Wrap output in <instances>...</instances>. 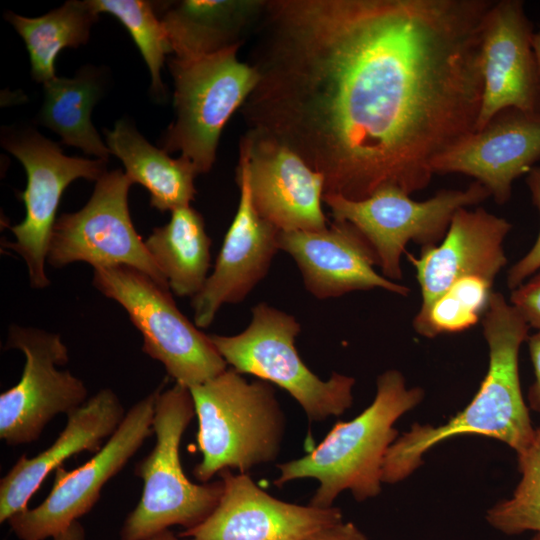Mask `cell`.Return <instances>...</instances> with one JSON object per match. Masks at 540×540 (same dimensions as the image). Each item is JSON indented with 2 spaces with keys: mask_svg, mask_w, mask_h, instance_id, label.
Here are the masks:
<instances>
[{
  "mask_svg": "<svg viewBox=\"0 0 540 540\" xmlns=\"http://www.w3.org/2000/svg\"><path fill=\"white\" fill-rule=\"evenodd\" d=\"M491 0H265L241 107L248 132L324 178L325 194L411 195L475 131L481 25ZM324 194V195H325Z\"/></svg>",
  "mask_w": 540,
  "mask_h": 540,
  "instance_id": "obj_1",
  "label": "cell"
},
{
  "mask_svg": "<svg viewBox=\"0 0 540 540\" xmlns=\"http://www.w3.org/2000/svg\"><path fill=\"white\" fill-rule=\"evenodd\" d=\"M489 351L486 376L471 402L440 425L414 423L389 447L382 468V482L394 484L409 477L423 464L433 447L461 435H481L505 443L516 455L531 444L533 427L519 376L520 347L530 327L500 292L491 295L482 317Z\"/></svg>",
  "mask_w": 540,
  "mask_h": 540,
  "instance_id": "obj_2",
  "label": "cell"
},
{
  "mask_svg": "<svg viewBox=\"0 0 540 540\" xmlns=\"http://www.w3.org/2000/svg\"><path fill=\"white\" fill-rule=\"evenodd\" d=\"M424 398L420 387H407L402 373L390 369L376 381L372 403L354 419L337 422L305 456L277 465V487L304 478L319 482L310 500L318 508L333 507L336 497L349 490L361 502L381 492L385 455L397 439L395 422Z\"/></svg>",
  "mask_w": 540,
  "mask_h": 540,
  "instance_id": "obj_3",
  "label": "cell"
},
{
  "mask_svg": "<svg viewBox=\"0 0 540 540\" xmlns=\"http://www.w3.org/2000/svg\"><path fill=\"white\" fill-rule=\"evenodd\" d=\"M242 375L230 367L189 388L202 455L193 475L200 482L225 469L246 473L279 455L286 423L275 390L267 381Z\"/></svg>",
  "mask_w": 540,
  "mask_h": 540,
  "instance_id": "obj_4",
  "label": "cell"
},
{
  "mask_svg": "<svg viewBox=\"0 0 540 540\" xmlns=\"http://www.w3.org/2000/svg\"><path fill=\"white\" fill-rule=\"evenodd\" d=\"M194 415L189 388L178 383L166 390L159 387L153 417L155 445L135 467L143 492L123 523L121 540H147L173 525L191 529L219 503L222 480L195 484L182 468L180 443Z\"/></svg>",
  "mask_w": 540,
  "mask_h": 540,
  "instance_id": "obj_5",
  "label": "cell"
},
{
  "mask_svg": "<svg viewBox=\"0 0 540 540\" xmlns=\"http://www.w3.org/2000/svg\"><path fill=\"white\" fill-rule=\"evenodd\" d=\"M239 47L169 61L176 118L165 133L162 149L179 151L198 174L212 168L224 126L259 80L256 69L238 59Z\"/></svg>",
  "mask_w": 540,
  "mask_h": 540,
  "instance_id": "obj_6",
  "label": "cell"
},
{
  "mask_svg": "<svg viewBox=\"0 0 540 540\" xmlns=\"http://www.w3.org/2000/svg\"><path fill=\"white\" fill-rule=\"evenodd\" d=\"M300 330L293 315L260 302L251 309V321L244 331L209 337L227 365L287 391L310 422L339 416L353 403L355 379L333 372L324 381L314 374L295 346Z\"/></svg>",
  "mask_w": 540,
  "mask_h": 540,
  "instance_id": "obj_7",
  "label": "cell"
},
{
  "mask_svg": "<svg viewBox=\"0 0 540 540\" xmlns=\"http://www.w3.org/2000/svg\"><path fill=\"white\" fill-rule=\"evenodd\" d=\"M93 285L119 303L143 336L142 350L187 388L227 369L209 335L178 309L169 289L143 272L114 266L94 269Z\"/></svg>",
  "mask_w": 540,
  "mask_h": 540,
  "instance_id": "obj_8",
  "label": "cell"
},
{
  "mask_svg": "<svg viewBox=\"0 0 540 540\" xmlns=\"http://www.w3.org/2000/svg\"><path fill=\"white\" fill-rule=\"evenodd\" d=\"M489 191L479 182L466 189H442L425 201H415L395 187H386L361 200L325 194L323 202L333 220L353 225L367 239L387 279L401 280V259L409 242L422 247L437 245L461 208L480 204ZM395 282V281H394Z\"/></svg>",
  "mask_w": 540,
  "mask_h": 540,
  "instance_id": "obj_9",
  "label": "cell"
},
{
  "mask_svg": "<svg viewBox=\"0 0 540 540\" xmlns=\"http://www.w3.org/2000/svg\"><path fill=\"white\" fill-rule=\"evenodd\" d=\"M131 184L121 170L105 172L82 209L57 217L47 262L55 268L74 262H86L94 269L128 266L170 290L132 223L128 208Z\"/></svg>",
  "mask_w": 540,
  "mask_h": 540,
  "instance_id": "obj_10",
  "label": "cell"
},
{
  "mask_svg": "<svg viewBox=\"0 0 540 540\" xmlns=\"http://www.w3.org/2000/svg\"><path fill=\"white\" fill-rule=\"evenodd\" d=\"M5 348L25 356L19 382L0 395V438L17 446L37 440L56 415L83 405L88 392L69 370L57 369L69 361L59 334L11 325Z\"/></svg>",
  "mask_w": 540,
  "mask_h": 540,
  "instance_id": "obj_11",
  "label": "cell"
},
{
  "mask_svg": "<svg viewBox=\"0 0 540 540\" xmlns=\"http://www.w3.org/2000/svg\"><path fill=\"white\" fill-rule=\"evenodd\" d=\"M158 390L129 409L115 432L91 459L71 471L58 467L52 489L40 505L8 520L20 540L53 538L93 508L103 486L152 434Z\"/></svg>",
  "mask_w": 540,
  "mask_h": 540,
  "instance_id": "obj_12",
  "label": "cell"
},
{
  "mask_svg": "<svg viewBox=\"0 0 540 540\" xmlns=\"http://www.w3.org/2000/svg\"><path fill=\"white\" fill-rule=\"evenodd\" d=\"M3 145L27 175L26 188L19 194L25 218L10 228L16 240L5 247L25 261L30 285L45 288L50 284L45 262L63 192L79 178L97 181L105 173L106 161L66 156L56 143L36 132L11 134Z\"/></svg>",
  "mask_w": 540,
  "mask_h": 540,
  "instance_id": "obj_13",
  "label": "cell"
},
{
  "mask_svg": "<svg viewBox=\"0 0 540 540\" xmlns=\"http://www.w3.org/2000/svg\"><path fill=\"white\" fill-rule=\"evenodd\" d=\"M533 34L521 0L493 1L485 13L479 49L483 89L475 131L507 108L540 112Z\"/></svg>",
  "mask_w": 540,
  "mask_h": 540,
  "instance_id": "obj_14",
  "label": "cell"
},
{
  "mask_svg": "<svg viewBox=\"0 0 540 540\" xmlns=\"http://www.w3.org/2000/svg\"><path fill=\"white\" fill-rule=\"evenodd\" d=\"M223 493L212 513L180 533L190 540H303L310 533L343 520L339 508H318L279 500L247 473H218Z\"/></svg>",
  "mask_w": 540,
  "mask_h": 540,
  "instance_id": "obj_15",
  "label": "cell"
},
{
  "mask_svg": "<svg viewBox=\"0 0 540 540\" xmlns=\"http://www.w3.org/2000/svg\"><path fill=\"white\" fill-rule=\"evenodd\" d=\"M240 146L246 154L251 200L265 221L279 231H318L328 226L319 172L287 146L248 131Z\"/></svg>",
  "mask_w": 540,
  "mask_h": 540,
  "instance_id": "obj_16",
  "label": "cell"
},
{
  "mask_svg": "<svg viewBox=\"0 0 540 540\" xmlns=\"http://www.w3.org/2000/svg\"><path fill=\"white\" fill-rule=\"evenodd\" d=\"M540 161V112L507 108L464 136L431 163L433 174L460 173L482 184L503 205L513 182Z\"/></svg>",
  "mask_w": 540,
  "mask_h": 540,
  "instance_id": "obj_17",
  "label": "cell"
},
{
  "mask_svg": "<svg viewBox=\"0 0 540 540\" xmlns=\"http://www.w3.org/2000/svg\"><path fill=\"white\" fill-rule=\"evenodd\" d=\"M236 180L240 190L236 214L212 274L192 298L194 323L198 328L209 327L223 305L242 302L267 275L279 251V230L265 221L252 203L246 154L241 146Z\"/></svg>",
  "mask_w": 540,
  "mask_h": 540,
  "instance_id": "obj_18",
  "label": "cell"
},
{
  "mask_svg": "<svg viewBox=\"0 0 540 540\" xmlns=\"http://www.w3.org/2000/svg\"><path fill=\"white\" fill-rule=\"evenodd\" d=\"M279 250L295 261L307 291L318 299L375 288L408 296L410 289L379 274L377 255L353 225L329 222L318 231H279Z\"/></svg>",
  "mask_w": 540,
  "mask_h": 540,
  "instance_id": "obj_19",
  "label": "cell"
},
{
  "mask_svg": "<svg viewBox=\"0 0 540 540\" xmlns=\"http://www.w3.org/2000/svg\"><path fill=\"white\" fill-rule=\"evenodd\" d=\"M512 225L482 207L461 208L454 214L440 243L406 253L416 271L421 306L427 307L455 281L481 276L494 281L507 264L504 240Z\"/></svg>",
  "mask_w": 540,
  "mask_h": 540,
  "instance_id": "obj_20",
  "label": "cell"
},
{
  "mask_svg": "<svg viewBox=\"0 0 540 540\" xmlns=\"http://www.w3.org/2000/svg\"><path fill=\"white\" fill-rule=\"evenodd\" d=\"M116 393L105 388L67 415L55 441L35 457L22 455L0 481V522L28 509V502L48 474L71 456L98 452L124 419Z\"/></svg>",
  "mask_w": 540,
  "mask_h": 540,
  "instance_id": "obj_21",
  "label": "cell"
},
{
  "mask_svg": "<svg viewBox=\"0 0 540 540\" xmlns=\"http://www.w3.org/2000/svg\"><path fill=\"white\" fill-rule=\"evenodd\" d=\"M265 0H185L161 18L174 57H190L241 45L255 26Z\"/></svg>",
  "mask_w": 540,
  "mask_h": 540,
  "instance_id": "obj_22",
  "label": "cell"
},
{
  "mask_svg": "<svg viewBox=\"0 0 540 540\" xmlns=\"http://www.w3.org/2000/svg\"><path fill=\"white\" fill-rule=\"evenodd\" d=\"M104 133L108 149L122 161L132 183L141 184L149 192L152 207L172 212L190 206L198 173L189 161L171 158L125 121H118L112 130Z\"/></svg>",
  "mask_w": 540,
  "mask_h": 540,
  "instance_id": "obj_23",
  "label": "cell"
},
{
  "mask_svg": "<svg viewBox=\"0 0 540 540\" xmlns=\"http://www.w3.org/2000/svg\"><path fill=\"white\" fill-rule=\"evenodd\" d=\"M145 246L177 296L194 297L210 267L211 239L201 214L190 206L171 212L168 223L154 228Z\"/></svg>",
  "mask_w": 540,
  "mask_h": 540,
  "instance_id": "obj_24",
  "label": "cell"
},
{
  "mask_svg": "<svg viewBox=\"0 0 540 540\" xmlns=\"http://www.w3.org/2000/svg\"><path fill=\"white\" fill-rule=\"evenodd\" d=\"M6 19L23 38L29 52L33 78L45 84L55 78V59L64 48L85 44L97 19L88 1H68L36 17L9 12Z\"/></svg>",
  "mask_w": 540,
  "mask_h": 540,
  "instance_id": "obj_25",
  "label": "cell"
},
{
  "mask_svg": "<svg viewBox=\"0 0 540 540\" xmlns=\"http://www.w3.org/2000/svg\"><path fill=\"white\" fill-rule=\"evenodd\" d=\"M44 91L43 125L57 133L62 143L107 162L111 152L91 122V111L100 95L94 77H55L44 84Z\"/></svg>",
  "mask_w": 540,
  "mask_h": 540,
  "instance_id": "obj_26",
  "label": "cell"
},
{
  "mask_svg": "<svg viewBox=\"0 0 540 540\" xmlns=\"http://www.w3.org/2000/svg\"><path fill=\"white\" fill-rule=\"evenodd\" d=\"M494 281L470 276L455 281L427 307L419 308L413 328L421 336L463 332L476 325L488 308Z\"/></svg>",
  "mask_w": 540,
  "mask_h": 540,
  "instance_id": "obj_27",
  "label": "cell"
},
{
  "mask_svg": "<svg viewBox=\"0 0 540 540\" xmlns=\"http://www.w3.org/2000/svg\"><path fill=\"white\" fill-rule=\"evenodd\" d=\"M520 480L512 495L494 504L486 521L506 535L540 533V426L529 447L517 456Z\"/></svg>",
  "mask_w": 540,
  "mask_h": 540,
  "instance_id": "obj_28",
  "label": "cell"
},
{
  "mask_svg": "<svg viewBox=\"0 0 540 540\" xmlns=\"http://www.w3.org/2000/svg\"><path fill=\"white\" fill-rule=\"evenodd\" d=\"M93 11L115 16L129 31L151 74L155 93L163 92L160 70L171 53L166 31L152 4L142 0H89Z\"/></svg>",
  "mask_w": 540,
  "mask_h": 540,
  "instance_id": "obj_29",
  "label": "cell"
},
{
  "mask_svg": "<svg viewBox=\"0 0 540 540\" xmlns=\"http://www.w3.org/2000/svg\"><path fill=\"white\" fill-rule=\"evenodd\" d=\"M532 202L540 214V166H534L526 177ZM540 269V231L532 248L508 271L507 286L513 290Z\"/></svg>",
  "mask_w": 540,
  "mask_h": 540,
  "instance_id": "obj_30",
  "label": "cell"
},
{
  "mask_svg": "<svg viewBox=\"0 0 540 540\" xmlns=\"http://www.w3.org/2000/svg\"><path fill=\"white\" fill-rule=\"evenodd\" d=\"M511 291L510 303L530 328L540 331V269Z\"/></svg>",
  "mask_w": 540,
  "mask_h": 540,
  "instance_id": "obj_31",
  "label": "cell"
},
{
  "mask_svg": "<svg viewBox=\"0 0 540 540\" xmlns=\"http://www.w3.org/2000/svg\"><path fill=\"white\" fill-rule=\"evenodd\" d=\"M303 540H368L367 537L351 522H337L324 526Z\"/></svg>",
  "mask_w": 540,
  "mask_h": 540,
  "instance_id": "obj_32",
  "label": "cell"
},
{
  "mask_svg": "<svg viewBox=\"0 0 540 540\" xmlns=\"http://www.w3.org/2000/svg\"><path fill=\"white\" fill-rule=\"evenodd\" d=\"M526 341L534 369V381L528 391V406L540 412V331L529 335Z\"/></svg>",
  "mask_w": 540,
  "mask_h": 540,
  "instance_id": "obj_33",
  "label": "cell"
},
{
  "mask_svg": "<svg viewBox=\"0 0 540 540\" xmlns=\"http://www.w3.org/2000/svg\"><path fill=\"white\" fill-rule=\"evenodd\" d=\"M85 529L77 520L66 530L53 537V540H85Z\"/></svg>",
  "mask_w": 540,
  "mask_h": 540,
  "instance_id": "obj_34",
  "label": "cell"
},
{
  "mask_svg": "<svg viewBox=\"0 0 540 540\" xmlns=\"http://www.w3.org/2000/svg\"><path fill=\"white\" fill-rule=\"evenodd\" d=\"M532 47L535 54L538 79L540 84V29L537 32H534L532 39Z\"/></svg>",
  "mask_w": 540,
  "mask_h": 540,
  "instance_id": "obj_35",
  "label": "cell"
},
{
  "mask_svg": "<svg viewBox=\"0 0 540 540\" xmlns=\"http://www.w3.org/2000/svg\"><path fill=\"white\" fill-rule=\"evenodd\" d=\"M147 540H179V539L170 529H167L148 538Z\"/></svg>",
  "mask_w": 540,
  "mask_h": 540,
  "instance_id": "obj_36",
  "label": "cell"
},
{
  "mask_svg": "<svg viewBox=\"0 0 540 540\" xmlns=\"http://www.w3.org/2000/svg\"><path fill=\"white\" fill-rule=\"evenodd\" d=\"M531 540H540V533H536Z\"/></svg>",
  "mask_w": 540,
  "mask_h": 540,
  "instance_id": "obj_37",
  "label": "cell"
}]
</instances>
